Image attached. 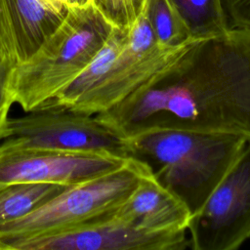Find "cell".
<instances>
[{
	"label": "cell",
	"instance_id": "1",
	"mask_svg": "<svg viewBox=\"0 0 250 250\" xmlns=\"http://www.w3.org/2000/svg\"><path fill=\"white\" fill-rule=\"evenodd\" d=\"M95 116L125 139L175 129L250 140V28L190 41L126 99Z\"/></svg>",
	"mask_w": 250,
	"mask_h": 250
},
{
	"label": "cell",
	"instance_id": "2",
	"mask_svg": "<svg viewBox=\"0 0 250 250\" xmlns=\"http://www.w3.org/2000/svg\"><path fill=\"white\" fill-rule=\"evenodd\" d=\"M126 140L129 157L146 165L152 177L176 195L192 216L249 139L235 134L159 129Z\"/></svg>",
	"mask_w": 250,
	"mask_h": 250
},
{
	"label": "cell",
	"instance_id": "3",
	"mask_svg": "<svg viewBox=\"0 0 250 250\" xmlns=\"http://www.w3.org/2000/svg\"><path fill=\"white\" fill-rule=\"evenodd\" d=\"M114 26L93 4L68 7L60 25L12 70L9 91L23 111L49 102L90 63Z\"/></svg>",
	"mask_w": 250,
	"mask_h": 250
},
{
	"label": "cell",
	"instance_id": "4",
	"mask_svg": "<svg viewBox=\"0 0 250 250\" xmlns=\"http://www.w3.org/2000/svg\"><path fill=\"white\" fill-rule=\"evenodd\" d=\"M148 172L143 162L130 158L115 170L67 187L30 213L0 226V250H10L21 240L111 219Z\"/></svg>",
	"mask_w": 250,
	"mask_h": 250
},
{
	"label": "cell",
	"instance_id": "5",
	"mask_svg": "<svg viewBox=\"0 0 250 250\" xmlns=\"http://www.w3.org/2000/svg\"><path fill=\"white\" fill-rule=\"evenodd\" d=\"M1 145L64 152L102 153L129 157L127 140L88 115L52 101L8 117L0 131Z\"/></svg>",
	"mask_w": 250,
	"mask_h": 250
},
{
	"label": "cell",
	"instance_id": "6",
	"mask_svg": "<svg viewBox=\"0 0 250 250\" xmlns=\"http://www.w3.org/2000/svg\"><path fill=\"white\" fill-rule=\"evenodd\" d=\"M193 250H234L250 238V140L189 220Z\"/></svg>",
	"mask_w": 250,
	"mask_h": 250
},
{
	"label": "cell",
	"instance_id": "7",
	"mask_svg": "<svg viewBox=\"0 0 250 250\" xmlns=\"http://www.w3.org/2000/svg\"><path fill=\"white\" fill-rule=\"evenodd\" d=\"M188 43L179 47L159 45L148 20L142 12L129 28L123 49L100 84L73 110L88 115L107 110L164 67Z\"/></svg>",
	"mask_w": 250,
	"mask_h": 250
},
{
	"label": "cell",
	"instance_id": "8",
	"mask_svg": "<svg viewBox=\"0 0 250 250\" xmlns=\"http://www.w3.org/2000/svg\"><path fill=\"white\" fill-rule=\"evenodd\" d=\"M129 159L102 153L16 148L0 144V189L30 183L72 186L115 170Z\"/></svg>",
	"mask_w": 250,
	"mask_h": 250
},
{
	"label": "cell",
	"instance_id": "9",
	"mask_svg": "<svg viewBox=\"0 0 250 250\" xmlns=\"http://www.w3.org/2000/svg\"><path fill=\"white\" fill-rule=\"evenodd\" d=\"M187 230H146L113 218L15 243L11 250H182Z\"/></svg>",
	"mask_w": 250,
	"mask_h": 250
},
{
	"label": "cell",
	"instance_id": "10",
	"mask_svg": "<svg viewBox=\"0 0 250 250\" xmlns=\"http://www.w3.org/2000/svg\"><path fill=\"white\" fill-rule=\"evenodd\" d=\"M67 9V0H0V37L18 63L55 31Z\"/></svg>",
	"mask_w": 250,
	"mask_h": 250
},
{
	"label": "cell",
	"instance_id": "11",
	"mask_svg": "<svg viewBox=\"0 0 250 250\" xmlns=\"http://www.w3.org/2000/svg\"><path fill=\"white\" fill-rule=\"evenodd\" d=\"M190 217L187 206L150 172L112 216L126 226L146 230H188Z\"/></svg>",
	"mask_w": 250,
	"mask_h": 250
},
{
	"label": "cell",
	"instance_id": "12",
	"mask_svg": "<svg viewBox=\"0 0 250 250\" xmlns=\"http://www.w3.org/2000/svg\"><path fill=\"white\" fill-rule=\"evenodd\" d=\"M69 186L33 183L16 184L0 189V226L17 220L43 205Z\"/></svg>",
	"mask_w": 250,
	"mask_h": 250
},
{
	"label": "cell",
	"instance_id": "13",
	"mask_svg": "<svg viewBox=\"0 0 250 250\" xmlns=\"http://www.w3.org/2000/svg\"><path fill=\"white\" fill-rule=\"evenodd\" d=\"M181 17L190 37L204 39L229 28L222 0H168Z\"/></svg>",
	"mask_w": 250,
	"mask_h": 250
},
{
	"label": "cell",
	"instance_id": "14",
	"mask_svg": "<svg viewBox=\"0 0 250 250\" xmlns=\"http://www.w3.org/2000/svg\"><path fill=\"white\" fill-rule=\"evenodd\" d=\"M159 45L179 47L194 40L168 0H146L143 9Z\"/></svg>",
	"mask_w": 250,
	"mask_h": 250
},
{
	"label": "cell",
	"instance_id": "15",
	"mask_svg": "<svg viewBox=\"0 0 250 250\" xmlns=\"http://www.w3.org/2000/svg\"><path fill=\"white\" fill-rule=\"evenodd\" d=\"M146 0H92L114 27L128 29L143 12Z\"/></svg>",
	"mask_w": 250,
	"mask_h": 250
},
{
	"label": "cell",
	"instance_id": "16",
	"mask_svg": "<svg viewBox=\"0 0 250 250\" xmlns=\"http://www.w3.org/2000/svg\"><path fill=\"white\" fill-rule=\"evenodd\" d=\"M17 63L13 53L0 37V131L8 119L10 108L14 104L9 91V81Z\"/></svg>",
	"mask_w": 250,
	"mask_h": 250
},
{
	"label": "cell",
	"instance_id": "17",
	"mask_svg": "<svg viewBox=\"0 0 250 250\" xmlns=\"http://www.w3.org/2000/svg\"><path fill=\"white\" fill-rule=\"evenodd\" d=\"M229 27L250 28V0H222Z\"/></svg>",
	"mask_w": 250,
	"mask_h": 250
},
{
	"label": "cell",
	"instance_id": "18",
	"mask_svg": "<svg viewBox=\"0 0 250 250\" xmlns=\"http://www.w3.org/2000/svg\"><path fill=\"white\" fill-rule=\"evenodd\" d=\"M92 3V0H67L68 7L73 6H85L87 4Z\"/></svg>",
	"mask_w": 250,
	"mask_h": 250
}]
</instances>
